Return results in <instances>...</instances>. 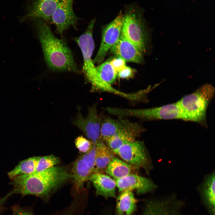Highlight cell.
<instances>
[{"instance_id": "cell-1", "label": "cell", "mask_w": 215, "mask_h": 215, "mask_svg": "<svg viewBox=\"0 0 215 215\" xmlns=\"http://www.w3.org/2000/svg\"><path fill=\"white\" fill-rule=\"evenodd\" d=\"M73 177V175L64 168L54 166L40 172L16 176L10 183L13 187L11 191L22 196L33 195L47 199L62 184Z\"/></svg>"}, {"instance_id": "cell-2", "label": "cell", "mask_w": 215, "mask_h": 215, "mask_svg": "<svg viewBox=\"0 0 215 215\" xmlns=\"http://www.w3.org/2000/svg\"><path fill=\"white\" fill-rule=\"evenodd\" d=\"M35 19L37 34L48 67L56 71L78 72L72 51L66 43L55 36L45 21Z\"/></svg>"}, {"instance_id": "cell-3", "label": "cell", "mask_w": 215, "mask_h": 215, "mask_svg": "<svg viewBox=\"0 0 215 215\" xmlns=\"http://www.w3.org/2000/svg\"><path fill=\"white\" fill-rule=\"evenodd\" d=\"M214 90L211 85L205 84L178 101L183 120L205 123L207 108L214 96Z\"/></svg>"}, {"instance_id": "cell-4", "label": "cell", "mask_w": 215, "mask_h": 215, "mask_svg": "<svg viewBox=\"0 0 215 215\" xmlns=\"http://www.w3.org/2000/svg\"><path fill=\"white\" fill-rule=\"evenodd\" d=\"M143 11L134 4L127 5L123 14L122 33L143 53L146 51V36Z\"/></svg>"}, {"instance_id": "cell-5", "label": "cell", "mask_w": 215, "mask_h": 215, "mask_svg": "<svg viewBox=\"0 0 215 215\" xmlns=\"http://www.w3.org/2000/svg\"><path fill=\"white\" fill-rule=\"evenodd\" d=\"M95 20V19L91 20L85 32L74 39L80 48L83 56V72L93 87L99 90L104 87L106 83L99 77L92 59L94 47L93 33Z\"/></svg>"}, {"instance_id": "cell-6", "label": "cell", "mask_w": 215, "mask_h": 215, "mask_svg": "<svg viewBox=\"0 0 215 215\" xmlns=\"http://www.w3.org/2000/svg\"><path fill=\"white\" fill-rule=\"evenodd\" d=\"M110 114L130 116L147 119H183L180 108L176 102L160 107L145 109H128L111 107Z\"/></svg>"}, {"instance_id": "cell-7", "label": "cell", "mask_w": 215, "mask_h": 215, "mask_svg": "<svg viewBox=\"0 0 215 215\" xmlns=\"http://www.w3.org/2000/svg\"><path fill=\"white\" fill-rule=\"evenodd\" d=\"M112 151L129 164L144 168L148 173L153 168L143 141L136 140L127 143Z\"/></svg>"}, {"instance_id": "cell-8", "label": "cell", "mask_w": 215, "mask_h": 215, "mask_svg": "<svg viewBox=\"0 0 215 215\" xmlns=\"http://www.w3.org/2000/svg\"><path fill=\"white\" fill-rule=\"evenodd\" d=\"M123 14L120 12L112 22L106 25L102 29L101 44L93 62L99 64L104 59L107 53L119 39L122 31Z\"/></svg>"}, {"instance_id": "cell-9", "label": "cell", "mask_w": 215, "mask_h": 215, "mask_svg": "<svg viewBox=\"0 0 215 215\" xmlns=\"http://www.w3.org/2000/svg\"><path fill=\"white\" fill-rule=\"evenodd\" d=\"M78 108V113L73 122L74 124L82 130L94 145L103 141L100 132L102 121L98 115L96 105L89 108L88 114L85 118L82 116L80 108Z\"/></svg>"}, {"instance_id": "cell-10", "label": "cell", "mask_w": 215, "mask_h": 215, "mask_svg": "<svg viewBox=\"0 0 215 215\" xmlns=\"http://www.w3.org/2000/svg\"><path fill=\"white\" fill-rule=\"evenodd\" d=\"M73 0H61L51 17L58 33L62 35L70 27L76 29L79 19L73 9Z\"/></svg>"}, {"instance_id": "cell-11", "label": "cell", "mask_w": 215, "mask_h": 215, "mask_svg": "<svg viewBox=\"0 0 215 215\" xmlns=\"http://www.w3.org/2000/svg\"><path fill=\"white\" fill-rule=\"evenodd\" d=\"M115 181L119 192L135 190L138 195L152 192L158 187L150 178L131 173Z\"/></svg>"}, {"instance_id": "cell-12", "label": "cell", "mask_w": 215, "mask_h": 215, "mask_svg": "<svg viewBox=\"0 0 215 215\" xmlns=\"http://www.w3.org/2000/svg\"><path fill=\"white\" fill-rule=\"evenodd\" d=\"M110 52L125 62L140 64L143 61V54L122 33L116 42L110 49Z\"/></svg>"}, {"instance_id": "cell-13", "label": "cell", "mask_w": 215, "mask_h": 215, "mask_svg": "<svg viewBox=\"0 0 215 215\" xmlns=\"http://www.w3.org/2000/svg\"><path fill=\"white\" fill-rule=\"evenodd\" d=\"M142 127L139 124L127 119H114L107 117L102 122L101 137L103 140L106 142L118 133L137 129Z\"/></svg>"}, {"instance_id": "cell-14", "label": "cell", "mask_w": 215, "mask_h": 215, "mask_svg": "<svg viewBox=\"0 0 215 215\" xmlns=\"http://www.w3.org/2000/svg\"><path fill=\"white\" fill-rule=\"evenodd\" d=\"M215 171L205 175L196 188L201 200L209 215H215Z\"/></svg>"}, {"instance_id": "cell-15", "label": "cell", "mask_w": 215, "mask_h": 215, "mask_svg": "<svg viewBox=\"0 0 215 215\" xmlns=\"http://www.w3.org/2000/svg\"><path fill=\"white\" fill-rule=\"evenodd\" d=\"M88 180L92 183L96 195L105 199L116 198L115 180L109 176L102 173L94 172L91 174Z\"/></svg>"}, {"instance_id": "cell-16", "label": "cell", "mask_w": 215, "mask_h": 215, "mask_svg": "<svg viewBox=\"0 0 215 215\" xmlns=\"http://www.w3.org/2000/svg\"><path fill=\"white\" fill-rule=\"evenodd\" d=\"M61 0H37L29 13L25 17L40 18L51 22V17Z\"/></svg>"}, {"instance_id": "cell-17", "label": "cell", "mask_w": 215, "mask_h": 215, "mask_svg": "<svg viewBox=\"0 0 215 215\" xmlns=\"http://www.w3.org/2000/svg\"><path fill=\"white\" fill-rule=\"evenodd\" d=\"M72 173L73 192L76 194L81 191L85 182L88 180L92 173L81 156L73 163Z\"/></svg>"}, {"instance_id": "cell-18", "label": "cell", "mask_w": 215, "mask_h": 215, "mask_svg": "<svg viewBox=\"0 0 215 215\" xmlns=\"http://www.w3.org/2000/svg\"><path fill=\"white\" fill-rule=\"evenodd\" d=\"M116 198V215H132L136 209V200L132 191L120 192Z\"/></svg>"}, {"instance_id": "cell-19", "label": "cell", "mask_w": 215, "mask_h": 215, "mask_svg": "<svg viewBox=\"0 0 215 215\" xmlns=\"http://www.w3.org/2000/svg\"><path fill=\"white\" fill-rule=\"evenodd\" d=\"M113 153L103 141L96 145V167L94 173H103V171H105L108 164L114 156Z\"/></svg>"}, {"instance_id": "cell-20", "label": "cell", "mask_w": 215, "mask_h": 215, "mask_svg": "<svg viewBox=\"0 0 215 215\" xmlns=\"http://www.w3.org/2000/svg\"><path fill=\"white\" fill-rule=\"evenodd\" d=\"M144 130L142 127L118 133L109 139L106 145L113 151L125 143L136 140Z\"/></svg>"}, {"instance_id": "cell-21", "label": "cell", "mask_w": 215, "mask_h": 215, "mask_svg": "<svg viewBox=\"0 0 215 215\" xmlns=\"http://www.w3.org/2000/svg\"><path fill=\"white\" fill-rule=\"evenodd\" d=\"M105 171L107 174L116 180L130 174L131 167L130 164L114 156Z\"/></svg>"}, {"instance_id": "cell-22", "label": "cell", "mask_w": 215, "mask_h": 215, "mask_svg": "<svg viewBox=\"0 0 215 215\" xmlns=\"http://www.w3.org/2000/svg\"><path fill=\"white\" fill-rule=\"evenodd\" d=\"M40 157L33 156L20 162L14 169L8 173L9 178L11 180L19 175L35 173Z\"/></svg>"}, {"instance_id": "cell-23", "label": "cell", "mask_w": 215, "mask_h": 215, "mask_svg": "<svg viewBox=\"0 0 215 215\" xmlns=\"http://www.w3.org/2000/svg\"><path fill=\"white\" fill-rule=\"evenodd\" d=\"M101 79L104 82L111 85L116 81L117 72L115 70L108 60L96 67Z\"/></svg>"}, {"instance_id": "cell-24", "label": "cell", "mask_w": 215, "mask_h": 215, "mask_svg": "<svg viewBox=\"0 0 215 215\" xmlns=\"http://www.w3.org/2000/svg\"><path fill=\"white\" fill-rule=\"evenodd\" d=\"M60 163L59 158L51 154L40 156L36 167L35 172H39L53 167Z\"/></svg>"}, {"instance_id": "cell-25", "label": "cell", "mask_w": 215, "mask_h": 215, "mask_svg": "<svg viewBox=\"0 0 215 215\" xmlns=\"http://www.w3.org/2000/svg\"><path fill=\"white\" fill-rule=\"evenodd\" d=\"M75 143L79 150L85 154L90 151L94 145L91 141L82 136L76 138Z\"/></svg>"}, {"instance_id": "cell-26", "label": "cell", "mask_w": 215, "mask_h": 215, "mask_svg": "<svg viewBox=\"0 0 215 215\" xmlns=\"http://www.w3.org/2000/svg\"><path fill=\"white\" fill-rule=\"evenodd\" d=\"M95 151L96 145H94L90 151L81 156L92 173L94 172L96 167Z\"/></svg>"}, {"instance_id": "cell-27", "label": "cell", "mask_w": 215, "mask_h": 215, "mask_svg": "<svg viewBox=\"0 0 215 215\" xmlns=\"http://www.w3.org/2000/svg\"><path fill=\"white\" fill-rule=\"evenodd\" d=\"M12 215H34L32 211L26 207H23L17 205H15L12 208ZM62 215H69L65 212Z\"/></svg>"}, {"instance_id": "cell-28", "label": "cell", "mask_w": 215, "mask_h": 215, "mask_svg": "<svg viewBox=\"0 0 215 215\" xmlns=\"http://www.w3.org/2000/svg\"><path fill=\"white\" fill-rule=\"evenodd\" d=\"M110 62L117 73L126 66L125 61L119 57H116L112 60H110Z\"/></svg>"}, {"instance_id": "cell-29", "label": "cell", "mask_w": 215, "mask_h": 215, "mask_svg": "<svg viewBox=\"0 0 215 215\" xmlns=\"http://www.w3.org/2000/svg\"><path fill=\"white\" fill-rule=\"evenodd\" d=\"M135 73V70L126 66L123 69L117 73V76L122 79H128L133 77Z\"/></svg>"}, {"instance_id": "cell-30", "label": "cell", "mask_w": 215, "mask_h": 215, "mask_svg": "<svg viewBox=\"0 0 215 215\" xmlns=\"http://www.w3.org/2000/svg\"><path fill=\"white\" fill-rule=\"evenodd\" d=\"M11 191L3 197L0 199V215H2V213L4 209V205L8 198L12 194Z\"/></svg>"}, {"instance_id": "cell-31", "label": "cell", "mask_w": 215, "mask_h": 215, "mask_svg": "<svg viewBox=\"0 0 215 215\" xmlns=\"http://www.w3.org/2000/svg\"><path fill=\"white\" fill-rule=\"evenodd\" d=\"M141 215H153V214L147 208H145Z\"/></svg>"}, {"instance_id": "cell-32", "label": "cell", "mask_w": 215, "mask_h": 215, "mask_svg": "<svg viewBox=\"0 0 215 215\" xmlns=\"http://www.w3.org/2000/svg\"><path fill=\"white\" fill-rule=\"evenodd\" d=\"M176 197H177V196H176ZM180 199V200H181V201L182 202V203H183V207H184V203H183V201H182V200H181V199Z\"/></svg>"}]
</instances>
